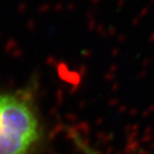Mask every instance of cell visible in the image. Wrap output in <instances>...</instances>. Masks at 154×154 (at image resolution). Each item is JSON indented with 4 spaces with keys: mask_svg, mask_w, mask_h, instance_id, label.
Here are the masks:
<instances>
[{
    "mask_svg": "<svg viewBox=\"0 0 154 154\" xmlns=\"http://www.w3.org/2000/svg\"><path fill=\"white\" fill-rule=\"evenodd\" d=\"M42 138L32 94L27 90L0 93V154H31Z\"/></svg>",
    "mask_w": 154,
    "mask_h": 154,
    "instance_id": "obj_1",
    "label": "cell"
},
{
    "mask_svg": "<svg viewBox=\"0 0 154 154\" xmlns=\"http://www.w3.org/2000/svg\"><path fill=\"white\" fill-rule=\"evenodd\" d=\"M72 138L74 140V143L77 146V148L80 150L82 154H101L100 152H97L95 149L88 144L82 137H80L79 135L76 134V133H73L72 134Z\"/></svg>",
    "mask_w": 154,
    "mask_h": 154,
    "instance_id": "obj_2",
    "label": "cell"
}]
</instances>
